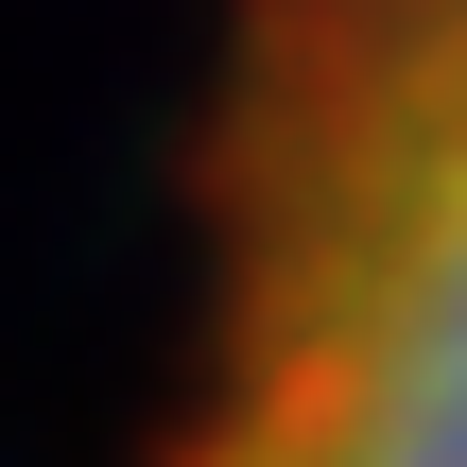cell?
Here are the masks:
<instances>
[{
    "label": "cell",
    "instance_id": "6da1fadb",
    "mask_svg": "<svg viewBox=\"0 0 467 467\" xmlns=\"http://www.w3.org/2000/svg\"><path fill=\"white\" fill-rule=\"evenodd\" d=\"M156 467H467V0H225Z\"/></svg>",
    "mask_w": 467,
    "mask_h": 467
}]
</instances>
